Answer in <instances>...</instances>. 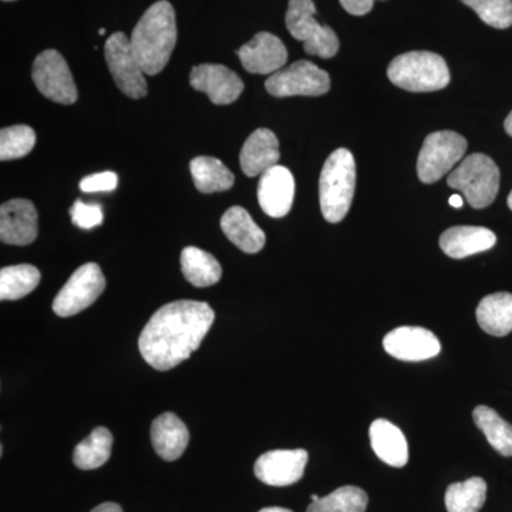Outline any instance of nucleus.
I'll return each instance as SVG.
<instances>
[{"mask_svg": "<svg viewBox=\"0 0 512 512\" xmlns=\"http://www.w3.org/2000/svg\"><path fill=\"white\" fill-rule=\"evenodd\" d=\"M215 313L208 303L175 301L161 306L138 339L141 356L160 372L190 359L214 325Z\"/></svg>", "mask_w": 512, "mask_h": 512, "instance_id": "1", "label": "nucleus"}, {"mask_svg": "<svg viewBox=\"0 0 512 512\" xmlns=\"http://www.w3.org/2000/svg\"><path fill=\"white\" fill-rule=\"evenodd\" d=\"M130 42L144 73L154 76L163 72L177 43L173 5L167 0L151 5L143 18L138 20Z\"/></svg>", "mask_w": 512, "mask_h": 512, "instance_id": "2", "label": "nucleus"}, {"mask_svg": "<svg viewBox=\"0 0 512 512\" xmlns=\"http://www.w3.org/2000/svg\"><path fill=\"white\" fill-rule=\"evenodd\" d=\"M356 187V163L346 148L330 154L319 180V201L323 218L338 224L348 215Z\"/></svg>", "mask_w": 512, "mask_h": 512, "instance_id": "3", "label": "nucleus"}, {"mask_svg": "<svg viewBox=\"0 0 512 512\" xmlns=\"http://www.w3.org/2000/svg\"><path fill=\"white\" fill-rule=\"evenodd\" d=\"M394 86L413 93L437 92L450 83L446 60L431 52H409L397 56L387 67Z\"/></svg>", "mask_w": 512, "mask_h": 512, "instance_id": "4", "label": "nucleus"}, {"mask_svg": "<svg viewBox=\"0 0 512 512\" xmlns=\"http://www.w3.org/2000/svg\"><path fill=\"white\" fill-rule=\"evenodd\" d=\"M448 187L461 191L468 204L483 210L493 204L500 190V170L485 154H471L447 178Z\"/></svg>", "mask_w": 512, "mask_h": 512, "instance_id": "5", "label": "nucleus"}, {"mask_svg": "<svg viewBox=\"0 0 512 512\" xmlns=\"http://www.w3.org/2000/svg\"><path fill=\"white\" fill-rule=\"evenodd\" d=\"M313 0H289L286 28L296 40L303 42L308 55L330 59L339 52V39L329 26L320 25L315 18Z\"/></svg>", "mask_w": 512, "mask_h": 512, "instance_id": "6", "label": "nucleus"}, {"mask_svg": "<svg viewBox=\"0 0 512 512\" xmlns=\"http://www.w3.org/2000/svg\"><path fill=\"white\" fill-rule=\"evenodd\" d=\"M466 151V138L454 131H436L429 134L417 158V174L421 183H437L463 161Z\"/></svg>", "mask_w": 512, "mask_h": 512, "instance_id": "7", "label": "nucleus"}, {"mask_svg": "<svg viewBox=\"0 0 512 512\" xmlns=\"http://www.w3.org/2000/svg\"><path fill=\"white\" fill-rule=\"evenodd\" d=\"M106 288V278L99 265L94 262L80 266L69 281L57 293L53 301V312L60 318H70L83 312L99 299Z\"/></svg>", "mask_w": 512, "mask_h": 512, "instance_id": "8", "label": "nucleus"}, {"mask_svg": "<svg viewBox=\"0 0 512 512\" xmlns=\"http://www.w3.org/2000/svg\"><path fill=\"white\" fill-rule=\"evenodd\" d=\"M104 55L111 76L121 92L136 100L147 96L146 73L141 69L126 33H113L106 42Z\"/></svg>", "mask_w": 512, "mask_h": 512, "instance_id": "9", "label": "nucleus"}, {"mask_svg": "<svg viewBox=\"0 0 512 512\" xmlns=\"http://www.w3.org/2000/svg\"><path fill=\"white\" fill-rule=\"evenodd\" d=\"M266 92L274 97L323 96L329 92L330 77L328 72L319 69L308 60L284 67L272 74L265 83Z\"/></svg>", "mask_w": 512, "mask_h": 512, "instance_id": "10", "label": "nucleus"}, {"mask_svg": "<svg viewBox=\"0 0 512 512\" xmlns=\"http://www.w3.org/2000/svg\"><path fill=\"white\" fill-rule=\"evenodd\" d=\"M33 82L37 90L59 104L77 101V89L69 64L57 50H45L36 57L32 69Z\"/></svg>", "mask_w": 512, "mask_h": 512, "instance_id": "11", "label": "nucleus"}, {"mask_svg": "<svg viewBox=\"0 0 512 512\" xmlns=\"http://www.w3.org/2000/svg\"><path fill=\"white\" fill-rule=\"evenodd\" d=\"M383 348L394 359L423 362L439 355L441 343L431 330L402 326L384 336Z\"/></svg>", "mask_w": 512, "mask_h": 512, "instance_id": "12", "label": "nucleus"}, {"mask_svg": "<svg viewBox=\"0 0 512 512\" xmlns=\"http://www.w3.org/2000/svg\"><path fill=\"white\" fill-rule=\"evenodd\" d=\"M308 458V451L302 448L268 451L256 460L255 476L272 487H288L301 480Z\"/></svg>", "mask_w": 512, "mask_h": 512, "instance_id": "13", "label": "nucleus"}, {"mask_svg": "<svg viewBox=\"0 0 512 512\" xmlns=\"http://www.w3.org/2000/svg\"><path fill=\"white\" fill-rule=\"evenodd\" d=\"M192 89L205 93L217 106H227L244 92V82L237 73L222 64H200L192 69Z\"/></svg>", "mask_w": 512, "mask_h": 512, "instance_id": "14", "label": "nucleus"}, {"mask_svg": "<svg viewBox=\"0 0 512 512\" xmlns=\"http://www.w3.org/2000/svg\"><path fill=\"white\" fill-rule=\"evenodd\" d=\"M239 60L252 74H275L288 62V50L279 37L272 33H256L251 42L237 50Z\"/></svg>", "mask_w": 512, "mask_h": 512, "instance_id": "15", "label": "nucleus"}, {"mask_svg": "<svg viewBox=\"0 0 512 512\" xmlns=\"http://www.w3.org/2000/svg\"><path fill=\"white\" fill-rule=\"evenodd\" d=\"M39 234V217L33 202L29 200H12L0 207V239L3 244H32Z\"/></svg>", "mask_w": 512, "mask_h": 512, "instance_id": "16", "label": "nucleus"}, {"mask_svg": "<svg viewBox=\"0 0 512 512\" xmlns=\"http://www.w3.org/2000/svg\"><path fill=\"white\" fill-rule=\"evenodd\" d=\"M293 198H295V180L288 168L275 165L259 178V205L269 217H286L292 210Z\"/></svg>", "mask_w": 512, "mask_h": 512, "instance_id": "17", "label": "nucleus"}, {"mask_svg": "<svg viewBox=\"0 0 512 512\" xmlns=\"http://www.w3.org/2000/svg\"><path fill=\"white\" fill-rule=\"evenodd\" d=\"M279 158H281V151H279V141L274 131L269 128H258L245 141L239 161L245 175L256 177L278 165Z\"/></svg>", "mask_w": 512, "mask_h": 512, "instance_id": "18", "label": "nucleus"}, {"mask_svg": "<svg viewBox=\"0 0 512 512\" xmlns=\"http://www.w3.org/2000/svg\"><path fill=\"white\" fill-rule=\"evenodd\" d=\"M151 441L158 456L165 461H175L188 447L190 431L177 414L164 413L151 424Z\"/></svg>", "mask_w": 512, "mask_h": 512, "instance_id": "19", "label": "nucleus"}, {"mask_svg": "<svg viewBox=\"0 0 512 512\" xmlns=\"http://www.w3.org/2000/svg\"><path fill=\"white\" fill-rule=\"evenodd\" d=\"M497 237L493 231L483 227H453L443 232L440 248L453 259L480 254L494 247Z\"/></svg>", "mask_w": 512, "mask_h": 512, "instance_id": "20", "label": "nucleus"}, {"mask_svg": "<svg viewBox=\"0 0 512 512\" xmlns=\"http://www.w3.org/2000/svg\"><path fill=\"white\" fill-rule=\"evenodd\" d=\"M221 228L229 241L245 254H258L265 247V232L255 224L245 208H229L222 215Z\"/></svg>", "mask_w": 512, "mask_h": 512, "instance_id": "21", "label": "nucleus"}, {"mask_svg": "<svg viewBox=\"0 0 512 512\" xmlns=\"http://www.w3.org/2000/svg\"><path fill=\"white\" fill-rule=\"evenodd\" d=\"M370 443L376 456L389 466L402 468L409 463V444L399 427L384 419L373 421Z\"/></svg>", "mask_w": 512, "mask_h": 512, "instance_id": "22", "label": "nucleus"}, {"mask_svg": "<svg viewBox=\"0 0 512 512\" xmlns=\"http://www.w3.org/2000/svg\"><path fill=\"white\" fill-rule=\"evenodd\" d=\"M477 320L485 333L503 338L512 332V295L508 292L485 296L477 308Z\"/></svg>", "mask_w": 512, "mask_h": 512, "instance_id": "23", "label": "nucleus"}, {"mask_svg": "<svg viewBox=\"0 0 512 512\" xmlns=\"http://www.w3.org/2000/svg\"><path fill=\"white\" fill-rule=\"evenodd\" d=\"M181 271L197 288H207L220 282L222 268L214 255L204 249L187 247L181 252Z\"/></svg>", "mask_w": 512, "mask_h": 512, "instance_id": "24", "label": "nucleus"}, {"mask_svg": "<svg viewBox=\"0 0 512 512\" xmlns=\"http://www.w3.org/2000/svg\"><path fill=\"white\" fill-rule=\"evenodd\" d=\"M190 170L195 187L204 194L228 191L234 187L235 177L227 165L215 157H195Z\"/></svg>", "mask_w": 512, "mask_h": 512, "instance_id": "25", "label": "nucleus"}, {"mask_svg": "<svg viewBox=\"0 0 512 512\" xmlns=\"http://www.w3.org/2000/svg\"><path fill=\"white\" fill-rule=\"evenodd\" d=\"M113 436L106 427H97L87 439L74 448L73 463L80 470H96L104 466L111 456Z\"/></svg>", "mask_w": 512, "mask_h": 512, "instance_id": "26", "label": "nucleus"}, {"mask_svg": "<svg viewBox=\"0 0 512 512\" xmlns=\"http://www.w3.org/2000/svg\"><path fill=\"white\" fill-rule=\"evenodd\" d=\"M39 269L29 264L6 266L0 271V299L18 301L40 284Z\"/></svg>", "mask_w": 512, "mask_h": 512, "instance_id": "27", "label": "nucleus"}, {"mask_svg": "<svg viewBox=\"0 0 512 512\" xmlns=\"http://www.w3.org/2000/svg\"><path fill=\"white\" fill-rule=\"evenodd\" d=\"M474 423L483 431L488 443L504 457L512 456V426L495 410L478 406L473 412Z\"/></svg>", "mask_w": 512, "mask_h": 512, "instance_id": "28", "label": "nucleus"}, {"mask_svg": "<svg viewBox=\"0 0 512 512\" xmlns=\"http://www.w3.org/2000/svg\"><path fill=\"white\" fill-rule=\"evenodd\" d=\"M487 500V483L473 477L463 483H454L446 491L448 512H478Z\"/></svg>", "mask_w": 512, "mask_h": 512, "instance_id": "29", "label": "nucleus"}, {"mask_svg": "<svg viewBox=\"0 0 512 512\" xmlns=\"http://www.w3.org/2000/svg\"><path fill=\"white\" fill-rule=\"evenodd\" d=\"M369 497L362 488L346 485L318 501H312L306 512H365Z\"/></svg>", "mask_w": 512, "mask_h": 512, "instance_id": "30", "label": "nucleus"}, {"mask_svg": "<svg viewBox=\"0 0 512 512\" xmlns=\"http://www.w3.org/2000/svg\"><path fill=\"white\" fill-rule=\"evenodd\" d=\"M36 144V133L32 127L18 126L2 128L0 131V160H18L28 156Z\"/></svg>", "mask_w": 512, "mask_h": 512, "instance_id": "31", "label": "nucleus"}, {"mask_svg": "<svg viewBox=\"0 0 512 512\" xmlns=\"http://www.w3.org/2000/svg\"><path fill=\"white\" fill-rule=\"evenodd\" d=\"M474 10L480 19L495 29L512 26V0H461Z\"/></svg>", "mask_w": 512, "mask_h": 512, "instance_id": "32", "label": "nucleus"}, {"mask_svg": "<svg viewBox=\"0 0 512 512\" xmlns=\"http://www.w3.org/2000/svg\"><path fill=\"white\" fill-rule=\"evenodd\" d=\"M70 215H72L73 224L82 229L99 227L104 218L99 204H86L82 200L74 202Z\"/></svg>", "mask_w": 512, "mask_h": 512, "instance_id": "33", "label": "nucleus"}, {"mask_svg": "<svg viewBox=\"0 0 512 512\" xmlns=\"http://www.w3.org/2000/svg\"><path fill=\"white\" fill-rule=\"evenodd\" d=\"M119 184V177L113 171L87 175L80 181V190L83 192H110L114 191Z\"/></svg>", "mask_w": 512, "mask_h": 512, "instance_id": "34", "label": "nucleus"}, {"mask_svg": "<svg viewBox=\"0 0 512 512\" xmlns=\"http://www.w3.org/2000/svg\"><path fill=\"white\" fill-rule=\"evenodd\" d=\"M375 0H340V5L353 16L367 15L373 9Z\"/></svg>", "mask_w": 512, "mask_h": 512, "instance_id": "35", "label": "nucleus"}, {"mask_svg": "<svg viewBox=\"0 0 512 512\" xmlns=\"http://www.w3.org/2000/svg\"><path fill=\"white\" fill-rule=\"evenodd\" d=\"M92 512H123L119 504L116 503H103L99 507L94 508Z\"/></svg>", "mask_w": 512, "mask_h": 512, "instance_id": "36", "label": "nucleus"}, {"mask_svg": "<svg viewBox=\"0 0 512 512\" xmlns=\"http://www.w3.org/2000/svg\"><path fill=\"white\" fill-rule=\"evenodd\" d=\"M448 202H450V205L453 208H461L464 205L463 197H461V195L458 194L451 195L450 200H448Z\"/></svg>", "mask_w": 512, "mask_h": 512, "instance_id": "37", "label": "nucleus"}, {"mask_svg": "<svg viewBox=\"0 0 512 512\" xmlns=\"http://www.w3.org/2000/svg\"><path fill=\"white\" fill-rule=\"evenodd\" d=\"M504 128L505 131H507L508 136L512 137V111L508 114L507 119H505Z\"/></svg>", "mask_w": 512, "mask_h": 512, "instance_id": "38", "label": "nucleus"}, {"mask_svg": "<svg viewBox=\"0 0 512 512\" xmlns=\"http://www.w3.org/2000/svg\"><path fill=\"white\" fill-rule=\"evenodd\" d=\"M259 512H293L291 510H288V508H282V507H268V508H262Z\"/></svg>", "mask_w": 512, "mask_h": 512, "instance_id": "39", "label": "nucleus"}, {"mask_svg": "<svg viewBox=\"0 0 512 512\" xmlns=\"http://www.w3.org/2000/svg\"><path fill=\"white\" fill-rule=\"evenodd\" d=\"M508 207H510V210L512 211V191L510 197H508Z\"/></svg>", "mask_w": 512, "mask_h": 512, "instance_id": "40", "label": "nucleus"}, {"mask_svg": "<svg viewBox=\"0 0 512 512\" xmlns=\"http://www.w3.org/2000/svg\"><path fill=\"white\" fill-rule=\"evenodd\" d=\"M311 500H312V501H318V500H320V497H319V495L312 494V495H311Z\"/></svg>", "mask_w": 512, "mask_h": 512, "instance_id": "41", "label": "nucleus"}, {"mask_svg": "<svg viewBox=\"0 0 512 512\" xmlns=\"http://www.w3.org/2000/svg\"><path fill=\"white\" fill-rule=\"evenodd\" d=\"M104 33H106V30H104V29H100V30H99V35H100V36H103V35H104Z\"/></svg>", "mask_w": 512, "mask_h": 512, "instance_id": "42", "label": "nucleus"}, {"mask_svg": "<svg viewBox=\"0 0 512 512\" xmlns=\"http://www.w3.org/2000/svg\"><path fill=\"white\" fill-rule=\"evenodd\" d=\"M5 2H12V0H5Z\"/></svg>", "mask_w": 512, "mask_h": 512, "instance_id": "43", "label": "nucleus"}]
</instances>
